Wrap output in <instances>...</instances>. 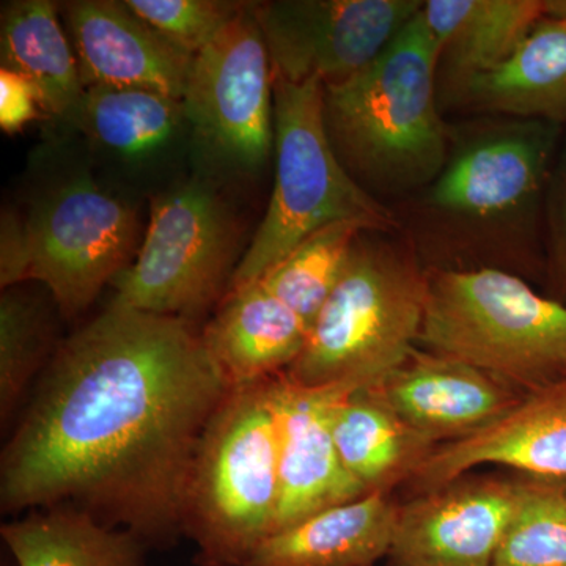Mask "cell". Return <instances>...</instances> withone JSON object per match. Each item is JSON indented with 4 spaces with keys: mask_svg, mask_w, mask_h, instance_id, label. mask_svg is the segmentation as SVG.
<instances>
[{
    "mask_svg": "<svg viewBox=\"0 0 566 566\" xmlns=\"http://www.w3.org/2000/svg\"><path fill=\"white\" fill-rule=\"evenodd\" d=\"M63 17L84 88H142L182 102L193 57L145 24L125 2L77 0L65 3Z\"/></svg>",
    "mask_w": 566,
    "mask_h": 566,
    "instance_id": "obj_16",
    "label": "cell"
},
{
    "mask_svg": "<svg viewBox=\"0 0 566 566\" xmlns=\"http://www.w3.org/2000/svg\"><path fill=\"white\" fill-rule=\"evenodd\" d=\"M324 120L335 155L379 202L409 200L438 177L449 151V123L439 103L438 50L422 9L370 65L324 87Z\"/></svg>",
    "mask_w": 566,
    "mask_h": 566,
    "instance_id": "obj_3",
    "label": "cell"
},
{
    "mask_svg": "<svg viewBox=\"0 0 566 566\" xmlns=\"http://www.w3.org/2000/svg\"><path fill=\"white\" fill-rule=\"evenodd\" d=\"M515 479L463 475L398 506L389 566H493Z\"/></svg>",
    "mask_w": 566,
    "mask_h": 566,
    "instance_id": "obj_12",
    "label": "cell"
},
{
    "mask_svg": "<svg viewBox=\"0 0 566 566\" xmlns=\"http://www.w3.org/2000/svg\"><path fill=\"white\" fill-rule=\"evenodd\" d=\"M365 230L323 305L303 353L285 371L297 385L381 382L415 352L422 329L428 270L411 238Z\"/></svg>",
    "mask_w": 566,
    "mask_h": 566,
    "instance_id": "obj_4",
    "label": "cell"
},
{
    "mask_svg": "<svg viewBox=\"0 0 566 566\" xmlns=\"http://www.w3.org/2000/svg\"><path fill=\"white\" fill-rule=\"evenodd\" d=\"M73 123L98 150L126 164L163 158L191 133L180 99L142 88H85Z\"/></svg>",
    "mask_w": 566,
    "mask_h": 566,
    "instance_id": "obj_22",
    "label": "cell"
},
{
    "mask_svg": "<svg viewBox=\"0 0 566 566\" xmlns=\"http://www.w3.org/2000/svg\"><path fill=\"white\" fill-rule=\"evenodd\" d=\"M238 222L208 181L193 180L155 197L144 243L114 282L111 303L191 322L229 290Z\"/></svg>",
    "mask_w": 566,
    "mask_h": 566,
    "instance_id": "obj_8",
    "label": "cell"
},
{
    "mask_svg": "<svg viewBox=\"0 0 566 566\" xmlns=\"http://www.w3.org/2000/svg\"><path fill=\"white\" fill-rule=\"evenodd\" d=\"M311 327L255 281L230 289L202 333L205 348L230 389L285 374Z\"/></svg>",
    "mask_w": 566,
    "mask_h": 566,
    "instance_id": "obj_17",
    "label": "cell"
},
{
    "mask_svg": "<svg viewBox=\"0 0 566 566\" xmlns=\"http://www.w3.org/2000/svg\"><path fill=\"white\" fill-rule=\"evenodd\" d=\"M545 226L546 281L566 304V126L547 186Z\"/></svg>",
    "mask_w": 566,
    "mask_h": 566,
    "instance_id": "obj_29",
    "label": "cell"
},
{
    "mask_svg": "<svg viewBox=\"0 0 566 566\" xmlns=\"http://www.w3.org/2000/svg\"><path fill=\"white\" fill-rule=\"evenodd\" d=\"M422 6L420 0H274L253 2V13L274 74L327 87L370 65Z\"/></svg>",
    "mask_w": 566,
    "mask_h": 566,
    "instance_id": "obj_11",
    "label": "cell"
},
{
    "mask_svg": "<svg viewBox=\"0 0 566 566\" xmlns=\"http://www.w3.org/2000/svg\"><path fill=\"white\" fill-rule=\"evenodd\" d=\"M275 378L234 387L205 424L186 480L181 532L199 566H241L274 534L279 506Z\"/></svg>",
    "mask_w": 566,
    "mask_h": 566,
    "instance_id": "obj_5",
    "label": "cell"
},
{
    "mask_svg": "<svg viewBox=\"0 0 566 566\" xmlns=\"http://www.w3.org/2000/svg\"><path fill=\"white\" fill-rule=\"evenodd\" d=\"M22 253V221L11 212H3L0 234V283L3 290L21 285Z\"/></svg>",
    "mask_w": 566,
    "mask_h": 566,
    "instance_id": "obj_31",
    "label": "cell"
},
{
    "mask_svg": "<svg viewBox=\"0 0 566 566\" xmlns=\"http://www.w3.org/2000/svg\"><path fill=\"white\" fill-rule=\"evenodd\" d=\"M44 111L43 98L28 77L14 71L0 70V126L3 132H21Z\"/></svg>",
    "mask_w": 566,
    "mask_h": 566,
    "instance_id": "obj_30",
    "label": "cell"
},
{
    "mask_svg": "<svg viewBox=\"0 0 566 566\" xmlns=\"http://www.w3.org/2000/svg\"><path fill=\"white\" fill-rule=\"evenodd\" d=\"M442 109L566 126V20L545 14L501 66L464 82Z\"/></svg>",
    "mask_w": 566,
    "mask_h": 566,
    "instance_id": "obj_18",
    "label": "cell"
},
{
    "mask_svg": "<svg viewBox=\"0 0 566 566\" xmlns=\"http://www.w3.org/2000/svg\"><path fill=\"white\" fill-rule=\"evenodd\" d=\"M545 14V0L423 2L422 18L438 50L439 103L512 57Z\"/></svg>",
    "mask_w": 566,
    "mask_h": 566,
    "instance_id": "obj_19",
    "label": "cell"
},
{
    "mask_svg": "<svg viewBox=\"0 0 566 566\" xmlns=\"http://www.w3.org/2000/svg\"><path fill=\"white\" fill-rule=\"evenodd\" d=\"M365 230L356 222L329 223L305 238L259 281L312 327Z\"/></svg>",
    "mask_w": 566,
    "mask_h": 566,
    "instance_id": "obj_25",
    "label": "cell"
},
{
    "mask_svg": "<svg viewBox=\"0 0 566 566\" xmlns=\"http://www.w3.org/2000/svg\"><path fill=\"white\" fill-rule=\"evenodd\" d=\"M182 106L205 163L263 169L274 147V71L253 3L193 57Z\"/></svg>",
    "mask_w": 566,
    "mask_h": 566,
    "instance_id": "obj_10",
    "label": "cell"
},
{
    "mask_svg": "<svg viewBox=\"0 0 566 566\" xmlns=\"http://www.w3.org/2000/svg\"><path fill=\"white\" fill-rule=\"evenodd\" d=\"M126 7L178 50L196 57L248 7L221 0H128Z\"/></svg>",
    "mask_w": 566,
    "mask_h": 566,
    "instance_id": "obj_28",
    "label": "cell"
},
{
    "mask_svg": "<svg viewBox=\"0 0 566 566\" xmlns=\"http://www.w3.org/2000/svg\"><path fill=\"white\" fill-rule=\"evenodd\" d=\"M367 389L436 446L482 430L526 394L472 365L417 348L392 374Z\"/></svg>",
    "mask_w": 566,
    "mask_h": 566,
    "instance_id": "obj_15",
    "label": "cell"
},
{
    "mask_svg": "<svg viewBox=\"0 0 566 566\" xmlns=\"http://www.w3.org/2000/svg\"><path fill=\"white\" fill-rule=\"evenodd\" d=\"M486 464L566 479V376L528 390L482 430L434 447L409 482L422 494Z\"/></svg>",
    "mask_w": 566,
    "mask_h": 566,
    "instance_id": "obj_14",
    "label": "cell"
},
{
    "mask_svg": "<svg viewBox=\"0 0 566 566\" xmlns=\"http://www.w3.org/2000/svg\"><path fill=\"white\" fill-rule=\"evenodd\" d=\"M417 345L528 392L566 376V304L504 268H431Z\"/></svg>",
    "mask_w": 566,
    "mask_h": 566,
    "instance_id": "obj_6",
    "label": "cell"
},
{
    "mask_svg": "<svg viewBox=\"0 0 566 566\" xmlns=\"http://www.w3.org/2000/svg\"><path fill=\"white\" fill-rule=\"evenodd\" d=\"M333 434L342 463L365 494H387L398 483L409 482L438 447L395 415L371 389L338 400Z\"/></svg>",
    "mask_w": 566,
    "mask_h": 566,
    "instance_id": "obj_21",
    "label": "cell"
},
{
    "mask_svg": "<svg viewBox=\"0 0 566 566\" xmlns=\"http://www.w3.org/2000/svg\"><path fill=\"white\" fill-rule=\"evenodd\" d=\"M356 390L340 385H297L285 374L275 378L281 450L274 534L367 495L342 463L333 434L335 405Z\"/></svg>",
    "mask_w": 566,
    "mask_h": 566,
    "instance_id": "obj_13",
    "label": "cell"
},
{
    "mask_svg": "<svg viewBox=\"0 0 566 566\" xmlns=\"http://www.w3.org/2000/svg\"><path fill=\"white\" fill-rule=\"evenodd\" d=\"M0 534L18 566H145L144 539L80 506L32 510Z\"/></svg>",
    "mask_w": 566,
    "mask_h": 566,
    "instance_id": "obj_23",
    "label": "cell"
},
{
    "mask_svg": "<svg viewBox=\"0 0 566 566\" xmlns=\"http://www.w3.org/2000/svg\"><path fill=\"white\" fill-rule=\"evenodd\" d=\"M52 345L51 314L43 300L11 286L0 297V415L14 409L33 376L46 368Z\"/></svg>",
    "mask_w": 566,
    "mask_h": 566,
    "instance_id": "obj_27",
    "label": "cell"
},
{
    "mask_svg": "<svg viewBox=\"0 0 566 566\" xmlns=\"http://www.w3.org/2000/svg\"><path fill=\"white\" fill-rule=\"evenodd\" d=\"M398 506L374 493L282 528L241 566H374L389 556Z\"/></svg>",
    "mask_w": 566,
    "mask_h": 566,
    "instance_id": "obj_20",
    "label": "cell"
},
{
    "mask_svg": "<svg viewBox=\"0 0 566 566\" xmlns=\"http://www.w3.org/2000/svg\"><path fill=\"white\" fill-rule=\"evenodd\" d=\"M139 218L91 177L52 186L22 221L21 283L41 282L65 318L80 315L132 264Z\"/></svg>",
    "mask_w": 566,
    "mask_h": 566,
    "instance_id": "obj_9",
    "label": "cell"
},
{
    "mask_svg": "<svg viewBox=\"0 0 566 566\" xmlns=\"http://www.w3.org/2000/svg\"><path fill=\"white\" fill-rule=\"evenodd\" d=\"M2 69L14 71L39 88L44 111L73 122L82 85L76 52L59 21L55 3L18 0L2 9Z\"/></svg>",
    "mask_w": 566,
    "mask_h": 566,
    "instance_id": "obj_24",
    "label": "cell"
},
{
    "mask_svg": "<svg viewBox=\"0 0 566 566\" xmlns=\"http://www.w3.org/2000/svg\"><path fill=\"white\" fill-rule=\"evenodd\" d=\"M564 129L502 115L449 125L441 172L408 200L417 251L460 266L465 256H509L545 274L547 186Z\"/></svg>",
    "mask_w": 566,
    "mask_h": 566,
    "instance_id": "obj_2",
    "label": "cell"
},
{
    "mask_svg": "<svg viewBox=\"0 0 566 566\" xmlns=\"http://www.w3.org/2000/svg\"><path fill=\"white\" fill-rule=\"evenodd\" d=\"M545 11L551 17L565 18L566 20V0H545Z\"/></svg>",
    "mask_w": 566,
    "mask_h": 566,
    "instance_id": "obj_32",
    "label": "cell"
},
{
    "mask_svg": "<svg viewBox=\"0 0 566 566\" xmlns=\"http://www.w3.org/2000/svg\"><path fill=\"white\" fill-rule=\"evenodd\" d=\"M493 566H566V479L516 476L515 505Z\"/></svg>",
    "mask_w": 566,
    "mask_h": 566,
    "instance_id": "obj_26",
    "label": "cell"
},
{
    "mask_svg": "<svg viewBox=\"0 0 566 566\" xmlns=\"http://www.w3.org/2000/svg\"><path fill=\"white\" fill-rule=\"evenodd\" d=\"M274 148L270 205L229 290L259 281L329 223L356 222L375 232H401L398 216L357 185L335 155L324 120L322 82L294 84L274 74Z\"/></svg>",
    "mask_w": 566,
    "mask_h": 566,
    "instance_id": "obj_7",
    "label": "cell"
},
{
    "mask_svg": "<svg viewBox=\"0 0 566 566\" xmlns=\"http://www.w3.org/2000/svg\"><path fill=\"white\" fill-rule=\"evenodd\" d=\"M230 387L191 322L111 303L57 346L0 463L3 513L80 506L181 532L193 453Z\"/></svg>",
    "mask_w": 566,
    "mask_h": 566,
    "instance_id": "obj_1",
    "label": "cell"
}]
</instances>
